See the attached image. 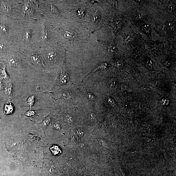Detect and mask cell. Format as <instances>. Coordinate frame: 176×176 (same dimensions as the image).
Wrapping results in <instances>:
<instances>
[{
    "instance_id": "cell-2",
    "label": "cell",
    "mask_w": 176,
    "mask_h": 176,
    "mask_svg": "<svg viewBox=\"0 0 176 176\" xmlns=\"http://www.w3.org/2000/svg\"><path fill=\"white\" fill-rule=\"evenodd\" d=\"M92 4V0H69L70 18L84 25Z\"/></svg>"
},
{
    "instance_id": "cell-5",
    "label": "cell",
    "mask_w": 176,
    "mask_h": 176,
    "mask_svg": "<svg viewBox=\"0 0 176 176\" xmlns=\"http://www.w3.org/2000/svg\"><path fill=\"white\" fill-rule=\"evenodd\" d=\"M110 65L109 63L107 62H102L99 63L97 65H96L93 69L92 70H91L90 73H89L84 78L83 80V81L84 79L88 75L95 72H98V71H100V70H104L106 69Z\"/></svg>"
},
{
    "instance_id": "cell-16",
    "label": "cell",
    "mask_w": 176,
    "mask_h": 176,
    "mask_svg": "<svg viewBox=\"0 0 176 176\" xmlns=\"http://www.w3.org/2000/svg\"><path fill=\"white\" fill-rule=\"evenodd\" d=\"M31 60L34 64L37 65L41 64V61L39 57L36 55H33L31 57Z\"/></svg>"
},
{
    "instance_id": "cell-19",
    "label": "cell",
    "mask_w": 176,
    "mask_h": 176,
    "mask_svg": "<svg viewBox=\"0 0 176 176\" xmlns=\"http://www.w3.org/2000/svg\"><path fill=\"white\" fill-rule=\"evenodd\" d=\"M142 30L144 32L146 33L147 34L149 35L151 31V28L149 25H146L142 27Z\"/></svg>"
},
{
    "instance_id": "cell-20",
    "label": "cell",
    "mask_w": 176,
    "mask_h": 176,
    "mask_svg": "<svg viewBox=\"0 0 176 176\" xmlns=\"http://www.w3.org/2000/svg\"><path fill=\"white\" fill-rule=\"evenodd\" d=\"M146 67L148 69L150 70L153 68V63L151 60H147L146 61Z\"/></svg>"
},
{
    "instance_id": "cell-21",
    "label": "cell",
    "mask_w": 176,
    "mask_h": 176,
    "mask_svg": "<svg viewBox=\"0 0 176 176\" xmlns=\"http://www.w3.org/2000/svg\"><path fill=\"white\" fill-rule=\"evenodd\" d=\"M8 31V28L5 26L3 24L0 25V32L6 33Z\"/></svg>"
},
{
    "instance_id": "cell-6",
    "label": "cell",
    "mask_w": 176,
    "mask_h": 176,
    "mask_svg": "<svg viewBox=\"0 0 176 176\" xmlns=\"http://www.w3.org/2000/svg\"><path fill=\"white\" fill-rule=\"evenodd\" d=\"M58 54L56 50L50 51L46 54V58L49 62L54 63L58 58Z\"/></svg>"
},
{
    "instance_id": "cell-4",
    "label": "cell",
    "mask_w": 176,
    "mask_h": 176,
    "mask_svg": "<svg viewBox=\"0 0 176 176\" xmlns=\"http://www.w3.org/2000/svg\"><path fill=\"white\" fill-rule=\"evenodd\" d=\"M70 70L67 67L66 62L59 72L58 77L55 84L54 87L56 86L65 85L70 81Z\"/></svg>"
},
{
    "instance_id": "cell-24",
    "label": "cell",
    "mask_w": 176,
    "mask_h": 176,
    "mask_svg": "<svg viewBox=\"0 0 176 176\" xmlns=\"http://www.w3.org/2000/svg\"><path fill=\"white\" fill-rule=\"evenodd\" d=\"M111 1V5L112 7L114 9H116L117 8L118 6V2L117 0H112Z\"/></svg>"
},
{
    "instance_id": "cell-29",
    "label": "cell",
    "mask_w": 176,
    "mask_h": 176,
    "mask_svg": "<svg viewBox=\"0 0 176 176\" xmlns=\"http://www.w3.org/2000/svg\"><path fill=\"white\" fill-rule=\"evenodd\" d=\"M77 134H78L79 136H82L83 134V132H82L81 130H78L77 132Z\"/></svg>"
},
{
    "instance_id": "cell-8",
    "label": "cell",
    "mask_w": 176,
    "mask_h": 176,
    "mask_svg": "<svg viewBox=\"0 0 176 176\" xmlns=\"http://www.w3.org/2000/svg\"><path fill=\"white\" fill-rule=\"evenodd\" d=\"M107 49L110 54H114L116 51V48L115 44L113 41L108 42L105 43Z\"/></svg>"
},
{
    "instance_id": "cell-18",
    "label": "cell",
    "mask_w": 176,
    "mask_h": 176,
    "mask_svg": "<svg viewBox=\"0 0 176 176\" xmlns=\"http://www.w3.org/2000/svg\"><path fill=\"white\" fill-rule=\"evenodd\" d=\"M9 63L11 66L16 67L18 66L17 62L14 58H10V60H9Z\"/></svg>"
},
{
    "instance_id": "cell-30",
    "label": "cell",
    "mask_w": 176,
    "mask_h": 176,
    "mask_svg": "<svg viewBox=\"0 0 176 176\" xmlns=\"http://www.w3.org/2000/svg\"><path fill=\"white\" fill-rule=\"evenodd\" d=\"M133 39H132V37H131L128 36L127 38H126V41H127V42H131V41H132V40H133Z\"/></svg>"
},
{
    "instance_id": "cell-15",
    "label": "cell",
    "mask_w": 176,
    "mask_h": 176,
    "mask_svg": "<svg viewBox=\"0 0 176 176\" xmlns=\"http://www.w3.org/2000/svg\"><path fill=\"white\" fill-rule=\"evenodd\" d=\"M48 33L47 30L44 25H43L42 29V35L43 39H47L48 38Z\"/></svg>"
},
{
    "instance_id": "cell-31",
    "label": "cell",
    "mask_w": 176,
    "mask_h": 176,
    "mask_svg": "<svg viewBox=\"0 0 176 176\" xmlns=\"http://www.w3.org/2000/svg\"><path fill=\"white\" fill-rule=\"evenodd\" d=\"M54 127L56 129H60V125H59V124H55L54 125Z\"/></svg>"
},
{
    "instance_id": "cell-11",
    "label": "cell",
    "mask_w": 176,
    "mask_h": 176,
    "mask_svg": "<svg viewBox=\"0 0 176 176\" xmlns=\"http://www.w3.org/2000/svg\"><path fill=\"white\" fill-rule=\"evenodd\" d=\"M122 26V23L120 20H116L114 23V29L115 32H118L120 30Z\"/></svg>"
},
{
    "instance_id": "cell-32",
    "label": "cell",
    "mask_w": 176,
    "mask_h": 176,
    "mask_svg": "<svg viewBox=\"0 0 176 176\" xmlns=\"http://www.w3.org/2000/svg\"><path fill=\"white\" fill-rule=\"evenodd\" d=\"M141 19V16L140 15H139L137 16L136 18V20L139 21Z\"/></svg>"
},
{
    "instance_id": "cell-9",
    "label": "cell",
    "mask_w": 176,
    "mask_h": 176,
    "mask_svg": "<svg viewBox=\"0 0 176 176\" xmlns=\"http://www.w3.org/2000/svg\"><path fill=\"white\" fill-rule=\"evenodd\" d=\"M50 8L51 12L55 17H58L60 16V12L56 6L51 4L50 6Z\"/></svg>"
},
{
    "instance_id": "cell-25",
    "label": "cell",
    "mask_w": 176,
    "mask_h": 176,
    "mask_svg": "<svg viewBox=\"0 0 176 176\" xmlns=\"http://www.w3.org/2000/svg\"><path fill=\"white\" fill-rule=\"evenodd\" d=\"M88 118L91 121H95L96 119V116L95 114H90L88 116Z\"/></svg>"
},
{
    "instance_id": "cell-1",
    "label": "cell",
    "mask_w": 176,
    "mask_h": 176,
    "mask_svg": "<svg viewBox=\"0 0 176 176\" xmlns=\"http://www.w3.org/2000/svg\"><path fill=\"white\" fill-rule=\"evenodd\" d=\"M66 22L62 36L67 47L80 46L88 41L91 32L86 26L70 18Z\"/></svg>"
},
{
    "instance_id": "cell-27",
    "label": "cell",
    "mask_w": 176,
    "mask_h": 176,
    "mask_svg": "<svg viewBox=\"0 0 176 176\" xmlns=\"http://www.w3.org/2000/svg\"><path fill=\"white\" fill-rule=\"evenodd\" d=\"M25 38L26 39H29L30 38V31L28 30H26L25 32Z\"/></svg>"
},
{
    "instance_id": "cell-10",
    "label": "cell",
    "mask_w": 176,
    "mask_h": 176,
    "mask_svg": "<svg viewBox=\"0 0 176 176\" xmlns=\"http://www.w3.org/2000/svg\"><path fill=\"white\" fill-rule=\"evenodd\" d=\"M4 92L6 95L11 97L13 92V85L11 82L9 83L4 89Z\"/></svg>"
},
{
    "instance_id": "cell-13",
    "label": "cell",
    "mask_w": 176,
    "mask_h": 176,
    "mask_svg": "<svg viewBox=\"0 0 176 176\" xmlns=\"http://www.w3.org/2000/svg\"><path fill=\"white\" fill-rule=\"evenodd\" d=\"M51 151L54 155H58L61 153V150L58 146H53L50 148Z\"/></svg>"
},
{
    "instance_id": "cell-3",
    "label": "cell",
    "mask_w": 176,
    "mask_h": 176,
    "mask_svg": "<svg viewBox=\"0 0 176 176\" xmlns=\"http://www.w3.org/2000/svg\"><path fill=\"white\" fill-rule=\"evenodd\" d=\"M92 1V4L90 14L84 25L91 33H93L100 28L103 16L99 6V1Z\"/></svg>"
},
{
    "instance_id": "cell-23",
    "label": "cell",
    "mask_w": 176,
    "mask_h": 176,
    "mask_svg": "<svg viewBox=\"0 0 176 176\" xmlns=\"http://www.w3.org/2000/svg\"><path fill=\"white\" fill-rule=\"evenodd\" d=\"M87 98L89 100L93 101L95 100V98L94 95L91 93H88L87 94Z\"/></svg>"
},
{
    "instance_id": "cell-33",
    "label": "cell",
    "mask_w": 176,
    "mask_h": 176,
    "mask_svg": "<svg viewBox=\"0 0 176 176\" xmlns=\"http://www.w3.org/2000/svg\"><path fill=\"white\" fill-rule=\"evenodd\" d=\"M1 82H0V87H1Z\"/></svg>"
},
{
    "instance_id": "cell-22",
    "label": "cell",
    "mask_w": 176,
    "mask_h": 176,
    "mask_svg": "<svg viewBox=\"0 0 176 176\" xmlns=\"http://www.w3.org/2000/svg\"><path fill=\"white\" fill-rule=\"evenodd\" d=\"M70 94H69V93L68 92H65L63 93L62 94L63 98L66 99H70L71 98V96H70Z\"/></svg>"
},
{
    "instance_id": "cell-7",
    "label": "cell",
    "mask_w": 176,
    "mask_h": 176,
    "mask_svg": "<svg viewBox=\"0 0 176 176\" xmlns=\"http://www.w3.org/2000/svg\"><path fill=\"white\" fill-rule=\"evenodd\" d=\"M14 107L12 103H6L4 106V112L6 115H11L13 113Z\"/></svg>"
},
{
    "instance_id": "cell-14",
    "label": "cell",
    "mask_w": 176,
    "mask_h": 176,
    "mask_svg": "<svg viewBox=\"0 0 176 176\" xmlns=\"http://www.w3.org/2000/svg\"><path fill=\"white\" fill-rule=\"evenodd\" d=\"M51 121L50 117L49 116L46 117L45 119L41 123V126L43 128H46L50 124Z\"/></svg>"
},
{
    "instance_id": "cell-26",
    "label": "cell",
    "mask_w": 176,
    "mask_h": 176,
    "mask_svg": "<svg viewBox=\"0 0 176 176\" xmlns=\"http://www.w3.org/2000/svg\"><path fill=\"white\" fill-rule=\"evenodd\" d=\"M169 100H168L167 99H163L161 100V103L163 105H167L169 103Z\"/></svg>"
},
{
    "instance_id": "cell-12",
    "label": "cell",
    "mask_w": 176,
    "mask_h": 176,
    "mask_svg": "<svg viewBox=\"0 0 176 176\" xmlns=\"http://www.w3.org/2000/svg\"><path fill=\"white\" fill-rule=\"evenodd\" d=\"M35 102V96L34 95H31L29 96L26 100V103L29 105L30 110L32 107L34 105Z\"/></svg>"
},
{
    "instance_id": "cell-28",
    "label": "cell",
    "mask_w": 176,
    "mask_h": 176,
    "mask_svg": "<svg viewBox=\"0 0 176 176\" xmlns=\"http://www.w3.org/2000/svg\"><path fill=\"white\" fill-rule=\"evenodd\" d=\"M108 102L110 104H111L112 105L114 106L115 105V103L114 100L111 99H108Z\"/></svg>"
},
{
    "instance_id": "cell-17",
    "label": "cell",
    "mask_w": 176,
    "mask_h": 176,
    "mask_svg": "<svg viewBox=\"0 0 176 176\" xmlns=\"http://www.w3.org/2000/svg\"><path fill=\"white\" fill-rule=\"evenodd\" d=\"M37 113V112L36 111L30 110L26 112L25 114V115L26 116L33 117L36 116Z\"/></svg>"
}]
</instances>
